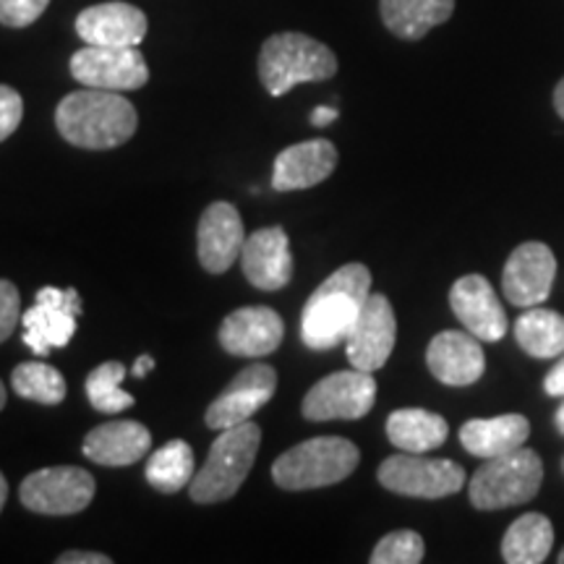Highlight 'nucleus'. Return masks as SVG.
I'll list each match as a JSON object with an SVG mask.
<instances>
[{
    "label": "nucleus",
    "mask_w": 564,
    "mask_h": 564,
    "mask_svg": "<svg viewBox=\"0 0 564 564\" xmlns=\"http://www.w3.org/2000/svg\"><path fill=\"white\" fill-rule=\"evenodd\" d=\"M371 295V270L350 262L308 295L301 314V340L312 350H333L348 340L352 324Z\"/></svg>",
    "instance_id": "nucleus-1"
},
{
    "label": "nucleus",
    "mask_w": 564,
    "mask_h": 564,
    "mask_svg": "<svg viewBox=\"0 0 564 564\" xmlns=\"http://www.w3.org/2000/svg\"><path fill=\"white\" fill-rule=\"evenodd\" d=\"M55 126L68 144L79 150H116L137 133L139 112L121 91L79 89L55 108Z\"/></svg>",
    "instance_id": "nucleus-2"
},
{
    "label": "nucleus",
    "mask_w": 564,
    "mask_h": 564,
    "mask_svg": "<svg viewBox=\"0 0 564 564\" xmlns=\"http://www.w3.org/2000/svg\"><path fill=\"white\" fill-rule=\"evenodd\" d=\"M337 74V55L303 32H278L259 51V82L272 97L288 95L295 84L327 82Z\"/></svg>",
    "instance_id": "nucleus-3"
},
{
    "label": "nucleus",
    "mask_w": 564,
    "mask_h": 564,
    "mask_svg": "<svg viewBox=\"0 0 564 564\" xmlns=\"http://www.w3.org/2000/svg\"><path fill=\"white\" fill-rule=\"evenodd\" d=\"M259 444H262V429L253 421L223 429L212 444L207 463L202 465V470H196L194 481L188 484V494H192L194 502L217 505L230 499L249 478Z\"/></svg>",
    "instance_id": "nucleus-4"
},
{
    "label": "nucleus",
    "mask_w": 564,
    "mask_h": 564,
    "mask_svg": "<svg viewBox=\"0 0 564 564\" xmlns=\"http://www.w3.org/2000/svg\"><path fill=\"white\" fill-rule=\"evenodd\" d=\"M361 463V449L343 436H314L285 449L272 465V478L285 491H308L340 484Z\"/></svg>",
    "instance_id": "nucleus-5"
},
{
    "label": "nucleus",
    "mask_w": 564,
    "mask_h": 564,
    "mask_svg": "<svg viewBox=\"0 0 564 564\" xmlns=\"http://www.w3.org/2000/svg\"><path fill=\"white\" fill-rule=\"evenodd\" d=\"M544 484V463L535 449L518 447L512 453L489 457L470 478V505L481 512L505 510L535 499Z\"/></svg>",
    "instance_id": "nucleus-6"
},
{
    "label": "nucleus",
    "mask_w": 564,
    "mask_h": 564,
    "mask_svg": "<svg viewBox=\"0 0 564 564\" xmlns=\"http://www.w3.org/2000/svg\"><path fill=\"white\" fill-rule=\"evenodd\" d=\"M379 484L387 491L415 499L453 497L465 486V468L460 463L423 457L419 453H400L387 457L377 470Z\"/></svg>",
    "instance_id": "nucleus-7"
},
{
    "label": "nucleus",
    "mask_w": 564,
    "mask_h": 564,
    "mask_svg": "<svg viewBox=\"0 0 564 564\" xmlns=\"http://www.w3.org/2000/svg\"><path fill=\"white\" fill-rule=\"evenodd\" d=\"M377 403V379L371 371H335L316 382L303 398L306 421H358Z\"/></svg>",
    "instance_id": "nucleus-8"
},
{
    "label": "nucleus",
    "mask_w": 564,
    "mask_h": 564,
    "mask_svg": "<svg viewBox=\"0 0 564 564\" xmlns=\"http://www.w3.org/2000/svg\"><path fill=\"white\" fill-rule=\"evenodd\" d=\"M95 478L89 470L74 465L34 470L21 481L19 499L30 512L37 514H76L87 510L95 499Z\"/></svg>",
    "instance_id": "nucleus-9"
},
{
    "label": "nucleus",
    "mask_w": 564,
    "mask_h": 564,
    "mask_svg": "<svg viewBox=\"0 0 564 564\" xmlns=\"http://www.w3.org/2000/svg\"><path fill=\"white\" fill-rule=\"evenodd\" d=\"M82 314V295L76 288L47 285L37 293V303L21 314L24 345L34 356L45 358L53 348H66L76 335V319Z\"/></svg>",
    "instance_id": "nucleus-10"
},
{
    "label": "nucleus",
    "mask_w": 564,
    "mask_h": 564,
    "mask_svg": "<svg viewBox=\"0 0 564 564\" xmlns=\"http://www.w3.org/2000/svg\"><path fill=\"white\" fill-rule=\"evenodd\" d=\"M70 76L91 89L133 91L150 82V66L139 47L87 45L70 55Z\"/></svg>",
    "instance_id": "nucleus-11"
},
{
    "label": "nucleus",
    "mask_w": 564,
    "mask_h": 564,
    "mask_svg": "<svg viewBox=\"0 0 564 564\" xmlns=\"http://www.w3.org/2000/svg\"><path fill=\"white\" fill-rule=\"evenodd\" d=\"M394 340H398V319L392 303L382 293H371L345 340L350 366L371 373L379 371L390 361Z\"/></svg>",
    "instance_id": "nucleus-12"
},
{
    "label": "nucleus",
    "mask_w": 564,
    "mask_h": 564,
    "mask_svg": "<svg viewBox=\"0 0 564 564\" xmlns=\"http://www.w3.org/2000/svg\"><path fill=\"white\" fill-rule=\"evenodd\" d=\"M556 257L546 243L525 241L510 253L502 272L505 299L518 308H531L552 295Z\"/></svg>",
    "instance_id": "nucleus-13"
},
{
    "label": "nucleus",
    "mask_w": 564,
    "mask_h": 564,
    "mask_svg": "<svg viewBox=\"0 0 564 564\" xmlns=\"http://www.w3.org/2000/svg\"><path fill=\"white\" fill-rule=\"evenodd\" d=\"M274 390H278V371L267 364H253L249 369L238 373L225 390L212 400L207 408V421L209 429H223L236 426V423L249 421L253 413L262 411L270 403Z\"/></svg>",
    "instance_id": "nucleus-14"
},
{
    "label": "nucleus",
    "mask_w": 564,
    "mask_h": 564,
    "mask_svg": "<svg viewBox=\"0 0 564 564\" xmlns=\"http://www.w3.org/2000/svg\"><path fill=\"white\" fill-rule=\"evenodd\" d=\"M449 306L463 327L481 343H499L510 327L497 291L484 274H465L457 280L449 291Z\"/></svg>",
    "instance_id": "nucleus-15"
},
{
    "label": "nucleus",
    "mask_w": 564,
    "mask_h": 564,
    "mask_svg": "<svg viewBox=\"0 0 564 564\" xmlns=\"http://www.w3.org/2000/svg\"><path fill=\"white\" fill-rule=\"evenodd\" d=\"M147 13L123 0L89 6L76 17V34L87 45L139 47L147 37Z\"/></svg>",
    "instance_id": "nucleus-16"
},
{
    "label": "nucleus",
    "mask_w": 564,
    "mask_h": 564,
    "mask_svg": "<svg viewBox=\"0 0 564 564\" xmlns=\"http://www.w3.org/2000/svg\"><path fill=\"white\" fill-rule=\"evenodd\" d=\"M246 243L243 220L230 202H215L204 209L196 232L199 262L207 272L223 274L241 259Z\"/></svg>",
    "instance_id": "nucleus-17"
},
{
    "label": "nucleus",
    "mask_w": 564,
    "mask_h": 564,
    "mask_svg": "<svg viewBox=\"0 0 564 564\" xmlns=\"http://www.w3.org/2000/svg\"><path fill=\"white\" fill-rule=\"evenodd\" d=\"M285 324L274 308L246 306L228 314L220 324V345L230 356L264 358L280 348Z\"/></svg>",
    "instance_id": "nucleus-18"
},
{
    "label": "nucleus",
    "mask_w": 564,
    "mask_h": 564,
    "mask_svg": "<svg viewBox=\"0 0 564 564\" xmlns=\"http://www.w3.org/2000/svg\"><path fill=\"white\" fill-rule=\"evenodd\" d=\"M481 340L470 333L444 329L429 343L426 366L436 382L447 387H470L484 377L486 356Z\"/></svg>",
    "instance_id": "nucleus-19"
},
{
    "label": "nucleus",
    "mask_w": 564,
    "mask_h": 564,
    "mask_svg": "<svg viewBox=\"0 0 564 564\" xmlns=\"http://www.w3.org/2000/svg\"><path fill=\"white\" fill-rule=\"evenodd\" d=\"M337 147L329 139H312L288 147L278 154L272 171V188L280 194L319 186L335 173Z\"/></svg>",
    "instance_id": "nucleus-20"
},
{
    "label": "nucleus",
    "mask_w": 564,
    "mask_h": 564,
    "mask_svg": "<svg viewBox=\"0 0 564 564\" xmlns=\"http://www.w3.org/2000/svg\"><path fill=\"white\" fill-rule=\"evenodd\" d=\"M246 280L259 291H280L293 278V257L288 232L280 225L262 228L246 238L241 251Z\"/></svg>",
    "instance_id": "nucleus-21"
},
{
    "label": "nucleus",
    "mask_w": 564,
    "mask_h": 564,
    "mask_svg": "<svg viewBox=\"0 0 564 564\" xmlns=\"http://www.w3.org/2000/svg\"><path fill=\"white\" fill-rule=\"evenodd\" d=\"M152 434L139 421H110L84 436L82 453L105 468H126L150 453Z\"/></svg>",
    "instance_id": "nucleus-22"
},
{
    "label": "nucleus",
    "mask_w": 564,
    "mask_h": 564,
    "mask_svg": "<svg viewBox=\"0 0 564 564\" xmlns=\"http://www.w3.org/2000/svg\"><path fill=\"white\" fill-rule=\"evenodd\" d=\"M528 436H531V421L520 413L497 415V419H470L460 426L463 449L481 460L523 447Z\"/></svg>",
    "instance_id": "nucleus-23"
},
{
    "label": "nucleus",
    "mask_w": 564,
    "mask_h": 564,
    "mask_svg": "<svg viewBox=\"0 0 564 564\" xmlns=\"http://www.w3.org/2000/svg\"><path fill=\"white\" fill-rule=\"evenodd\" d=\"M379 13L394 37L415 42L449 21L455 0H379Z\"/></svg>",
    "instance_id": "nucleus-24"
},
{
    "label": "nucleus",
    "mask_w": 564,
    "mask_h": 564,
    "mask_svg": "<svg viewBox=\"0 0 564 564\" xmlns=\"http://www.w3.org/2000/svg\"><path fill=\"white\" fill-rule=\"evenodd\" d=\"M387 436L403 453L423 455L447 442L449 423L440 413L423 408H400L387 419Z\"/></svg>",
    "instance_id": "nucleus-25"
},
{
    "label": "nucleus",
    "mask_w": 564,
    "mask_h": 564,
    "mask_svg": "<svg viewBox=\"0 0 564 564\" xmlns=\"http://www.w3.org/2000/svg\"><path fill=\"white\" fill-rule=\"evenodd\" d=\"M552 520L541 512H525L507 528L502 539V560L507 564H541L552 554Z\"/></svg>",
    "instance_id": "nucleus-26"
},
{
    "label": "nucleus",
    "mask_w": 564,
    "mask_h": 564,
    "mask_svg": "<svg viewBox=\"0 0 564 564\" xmlns=\"http://www.w3.org/2000/svg\"><path fill=\"white\" fill-rule=\"evenodd\" d=\"M514 340L531 358L546 361L564 352V316L544 306H531L514 322Z\"/></svg>",
    "instance_id": "nucleus-27"
},
{
    "label": "nucleus",
    "mask_w": 564,
    "mask_h": 564,
    "mask_svg": "<svg viewBox=\"0 0 564 564\" xmlns=\"http://www.w3.org/2000/svg\"><path fill=\"white\" fill-rule=\"evenodd\" d=\"M194 449L192 444L183 440H173L162 444L160 449H154L144 470L147 484L162 494H175L186 489L194 481Z\"/></svg>",
    "instance_id": "nucleus-28"
},
{
    "label": "nucleus",
    "mask_w": 564,
    "mask_h": 564,
    "mask_svg": "<svg viewBox=\"0 0 564 564\" xmlns=\"http://www.w3.org/2000/svg\"><path fill=\"white\" fill-rule=\"evenodd\" d=\"M11 387L19 398L40 405H61L66 400V379L51 364H19L11 373Z\"/></svg>",
    "instance_id": "nucleus-29"
},
{
    "label": "nucleus",
    "mask_w": 564,
    "mask_h": 564,
    "mask_svg": "<svg viewBox=\"0 0 564 564\" xmlns=\"http://www.w3.org/2000/svg\"><path fill=\"white\" fill-rule=\"evenodd\" d=\"M126 377V366L121 361H108L89 371L87 377V398L95 411L100 413H123L133 408V394L121 387Z\"/></svg>",
    "instance_id": "nucleus-30"
},
{
    "label": "nucleus",
    "mask_w": 564,
    "mask_h": 564,
    "mask_svg": "<svg viewBox=\"0 0 564 564\" xmlns=\"http://www.w3.org/2000/svg\"><path fill=\"white\" fill-rule=\"evenodd\" d=\"M426 544L415 531H392L373 546L371 564H419Z\"/></svg>",
    "instance_id": "nucleus-31"
},
{
    "label": "nucleus",
    "mask_w": 564,
    "mask_h": 564,
    "mask_svg": "<svg viewBox=\"0 0 564 564\" xmlns=\"http://www.w3.org/2000/svg\"><path fill=\"white\" fill-rule=\"evenodd\" d=\"M51 0H0V24L11 30L32 26L47 11Z\"/></svg>",
    "instance_id": "nucleus-32"
},
{
    "label": "nucleus",
    "mask_w": 564,
    "mask_h": 564,
    "mask_svg": "<svg viewBox=\"0 0 564 564\" xmlns=\"http://www.w3.org/2000/svg\"><path fill=\"white\" fill-rule=\"evenodd\" d=\"M21 324V299L11 280H0V343H6Z\"/></svg>",
    "instance_id": "nucleus-33"
},
{
    "label": "nucleus",
    "mask_w": 564,
    "mask_h": 564,
    "mask_svg": "<svg viewBox=\"0 0 564 564\" xmlns=\"http://www.w3.org/2000/svg\"><path fill=\"white\" fill-rule=\"evenodd\" d=\"M24 118V100L13 87L0 84V141H6L13 131L19 129Z\"/></svg>",
    "instance_id": "nucleus-34"
},
{
    "label": "nucleus",
    "mask_w": 564,
    "mask_h": 564,
    "mask_svg": "<svg viewBox=\"0 0 564 564\" xmlns=\"http://www.w3.org/2000/svg\"><path fill=\"white\" fill-rule=\"evenodd\" d=\"M544 392L549 398H564V352L544 377Z\"/></svg>",
    "instance_id": "nucleus-35"
},
{
    "label": "nucleus",
    "mask_w": 564,
    "mask_h": 564,
    "mask_svg": "<svg viewBox=\"0 0 564 564\" xmlns=\"http://www.w3.org/2000/svg\"><path fill=\"white\" fill-rule=\"evenodd\" d=\"M110 556L100 552H66L58 556V564H110Z\"/></svg>",
    "instance_id": "nucleus-36"
},
{
    "label": "nucleus",
    "mask_w": 564,
    "mask_h": 564,
    "mask_svg": "<svg viewBox=\"0 0 564 564\" xmlns=\"http://www.w3.org/2000/svg\"><path fill=\"white\" fill-rule=\"evenodd\" d=\"M335 121H337V110L335 108H327V105H319V108H314V112H312L314 129H324V126H329Z\"/></svg>",
    "instance_id": "nucleus-37"
},
{
    "label": "nucleus",
    "mask_w": 564,
    "mask_h": 564,
    "mask_svg": "<svg viewBox=\"0 0 564 564\" xmlns=\"http://www.w3.org/2000/svg\"><path fill=\"white\" fill-rule=\"evenodd\" d=\"M152 369H154V358L152 356H141V358H137V364H133V371L131 373L137 379H144Z\"/></svg>",
    "instance_id": "nucleus-38"
},
{
    "label": "nucleus",
    "mask_w": 564,
    "mask_h": 564,
    "mask_svg": "<svg viewBox=\"0 0 564 564\" xmlns=\"http://www.w3.org/2000/svg\"><path fill=\"white\" fill-rule=\"evenodd\" d=\"M554 110H556V116H560L562 121H564V76H562V82L556 84V89H554Z\"/></svg>",
    "instance_id": "nucleus-39"
},
{
    "label": "nucleus",
    "mask_w": 564,
    "mask_h": 564,
    "mask_svg": "<svg viewBox=\"0 0 564 564\" xmlns=\"http://www.w3.org/2000/svg\"><path fill=\"white\" fill-rule=\"evenodd\" d=\"M6 499H9V484H6L3 474H0V512H3V505H6Z\"/></svg>",
    "instance_id": "nucleus-40"
},
{
    "label": "nucleus",
    "mask_w": 564,
    "mask_h": 564,
    "mask_svg": "<svg viewBox=\"0 0 564 564\" xmlns=\"http://www.w3.org/2000/svg\"><path fill=\"white\" fill-rule=\"evenodd\" d=\"M554 421H556V429H560V434L564 436V400H562V408L554 415Z\"/></svg>",
    "instance_id": "nucleus-41"
},
{
    "label": "nucleus",
    "mask_w": 564,
    "mask_h": 564,
    "mask_svg": "<svg viewBox=\"0 0 564 564\" xmlns=\"http://www.w3.org/2000/svg\"><path fill=\"white\" fill-rule=\"evenodd\" d=\"M3 408H6V387L0 382V411H3Z\"/></svg>",
    "instance_id": "nucleus-42"
},
{
    "label": "nucleus",
    "mask_w": 564,
    "mask_h": 564,
    "mask_svg": "<svg viewBox=\"0 0 564 564\" xmlns=\"http://www.w3.org/2000/svg\"><path fill=\"white\" fill-rule=\"evenodd\" d=\"M560 564H564V546H562V554H560Z\"/></svg>",
    "instance_id": "nucleus-43"
},
{
    "label": "nucleus",
    "mask_w": 564,
    "mask_h": 564,
    "mask_svg": "<svg viewBox=\"0 0 564 564\" xmlns=\"http://www.w3.org/2000/svg\"><path fill=\"white\" fill-rule=\"evenodd\" d=\"M562 468H564V463H562Z\"/></svg>",
    "instance_id": "nucleus-44"
}]
</instances>
